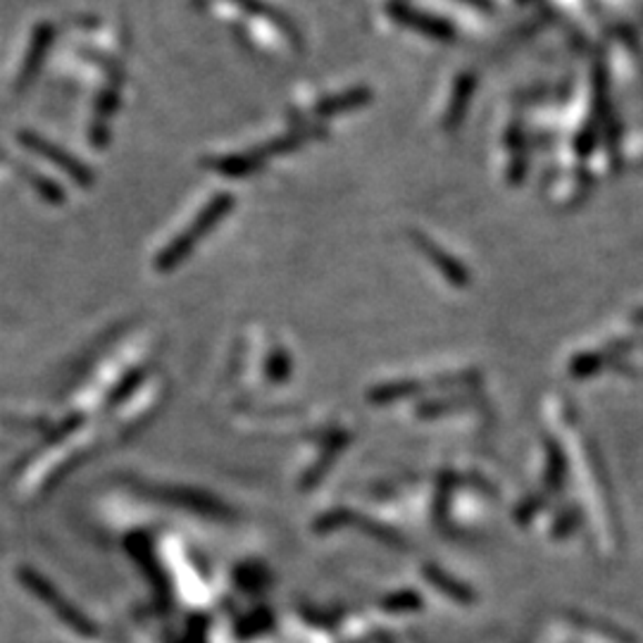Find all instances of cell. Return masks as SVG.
Instances as JSON below:
<instances>
[{"label":"cell","mask_w":643,"mask_h":643,"mask_svg":"<svg viewBox=\"0 0 643 643\" xmlns=\"http://www.w3.org/2000/svg\"><path fill=\"white\" fill-rule=\"evenodd\" d=\"M325 134H327L325 129H319V126H298V129H294V132H286V134L277 136V139L267 141L265 146L251 149V151L241 153V155H227V157H220V160H211V163H207V167L241 180V176H248V174H253L257 170H263L267 160H272L275 155L288 153V151H298L300 146H305V143H310L317 136H325Z\"/></svg>","instance_id":"1"},{"label":"cell","mask_w":643,"mask_h":643,"mask_svg":"<svg viewBox=\"0 0 643 643\" xmlns=\"http://www.w3.org/2000/svg\"><path fill=\"white\" fill-rule=\"evenodd\" d=\"M234 205H236V201H234L232 193H217L215 198L207 201L203 205V211L196 215V220H193L180 236H174L170 244L160 251L155 267L167 272L176 265H182L186 257L193 253V248H196L205 238V234L211 232L213 227H217V224L229 215Z\"/></svg>","instance_id":"2"},{"label":"cell","mask_w":643,"mask_h":643,"mask_svg":"<svg viewBox=\"0 0 643 643\" xmlns=\"http://www.w3.org/2000/svg\"><path fill=\"white\" fill-rule=\"evenodd\" d=\"M389 14L400 27H408V29L417 31V34H425V37L437 39V41L453 39V27H450L446 20L433 18V14H427L422 10L394 3V6H389Z\"/></svg>","instance_id":"3"},{"label":"cell","mask_w":643,"mask_h":643,"mask_svg":"<svg viewBox=\"0 0 643 643\" xmlns=\"http://www.w3.org/2000/svg\"><path fill=\"white\" fill-rule=\"evenodd\" d=\"M234 3L238 6V8H244L246 12H251V14H257V18H265L267 22H272L275 24L282 34L292 41L294 45H303V37H300V31L294 27V22L286 18L284 12H279V10H275L272 6H267L265 0H234Z\"/></svg>","instance_id":"4"},{"label":"cell","mask_w":643,"mask_h":643,"mask_svg":"<svg viewBox=\"0 0 643 643\" xmlns=\"http://www.w3.org/2000/svg\"><path fill=\"white\" fill-rule=\"evenodd\" d=\"M412 241H415V246L420 248L429 261L437 265L441 269V275H446L450 282H456V284H462L465 279H468V275H465V267H460L453 257L446 255V251H441L433 241L420 232H415L412 234Z\"/></svg>","instance_id":"5"},{"label":"cell","mask_w":643,"mask_h":643,"mask_svg":"<svg viewBox=\"0 0 643 643\" xmlns=\"http://www.w3.org/2000/svg\"><path fill=\"white\" fill-rule=\"evenodd\" d=\"M369 99H372V93H369V89H350V91H344L339 95H331V99L327 101H322L315 110V115L317 118H331V115H339V112H348V110H356V108H363L365 103H369Z\"/></svg>","instance_id":"6"},{"label":"cell","mask_w":643,"mask_h":643,"mask_svg":"<svg viewBox=\"0 0 643 643\" xmlns=\"http://www.w3.org/2000/svg\"><path fill=\"white\" fill-rule=\"evenodd\" d=\"M470 91H472V79H460L458 82V89H456V95H453V105H450L448 110V115H446V126H456L462 118V112L465 108H468V99H470Z\"/></svg>","instance_id":"7"}]
</instances>
